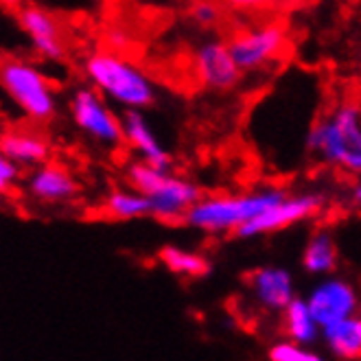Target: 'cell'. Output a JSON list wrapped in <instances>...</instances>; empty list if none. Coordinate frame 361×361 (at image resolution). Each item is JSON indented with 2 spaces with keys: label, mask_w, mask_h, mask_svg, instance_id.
Here are the masks:
<instances>
[{
  "label": "cell",
  "mask_w": 361,
  "mask_h": 361,
  "mask_svg": "<svg viewBox=\"0 0 361 361\" xmlns=\"http://www.w3.org/2000/svg\"><path fill=\"white\" fill-rule=\"evenodd\" d=\"M16 23L25 33L37 57L44 61H63L68 55V35L61 20L49 9L25 3L16 9Z\"/></svg>",
  "instance_id": "9c48e42d"
},
{
  "label": "cell",
  "mask_w": 361,
  "mask_h": 361,
  "mask_svg": "<svg viewBox=\"0 0 361 361\" xmlns=\"http://www.w3.org/2000/svg\"><path fill=\"white\" fill-rule=\"evenodd\" d=\"M322 342L331 357L344 361L361 359V313L348 315L322 329Z\"/></svg>",
  "instance_id": "2e32d148"
},
{
  "label": "cell",
  "mask_w": 361,
  "mask_h": 361,
  "mask_svg": "<svg viewBox=\"0 0 361 361\" xmlns=\"http://www.w3.org/2000/svg\"><path fill=\"white\" fill-rule=\"evenodd\" d=\"M283 195L285 190L276 186H265L237 195H202L197 204L188 210L184 224L210 237L237 235L245 224L259 217L265 208L276 204Z\"/></svg>",
  "instance_id": "3957f363"
},
{
  "label": "cell",
  "mask_w": 361,
  "mask_h": 361,
  "mask_svg": "<svg viewBox=\"0 0 361 361\" xmlns=\"http://www.w3.org/2000/svg\"><path fill=\"white\" fill-rule=\"evenodd\" d=\"M307 302H309L313 315L317 317V322H320L324 329L333 322L344 320L348 315L359 313L361 295L350 281L329 274V276H324V281H320L309 291Z\"/></svg>",
  "instance_id": "8fae6325"
},
{
  "label": "cell",
  "mask_w": 361,
  "mask_h": 361,
  "mask_svg": "<svg viewBox=\"0 0 361 361\" xmlns=\"http://www.w3.org/2000/svg\"><path fill=\"white\" fill-rule=\"evenodd\" d=\"M25 193L39 206H59L77 197L79 182L66 166L44 162L29 169V176L25 178Z\"/></svg>",
  "instance_id": "7c38bea8"
},
{
  "label": "cell",
  "mask_w": 361,
  "mask_h": 361,
  "mask_svg": "<svg viewBox=\"0 0 361 361\" xmlns=\"http://www.w3.org/2000/svg\"><path fill=\"white\" fill-rule=\"evenodd\" d=\"M39 125L9 127L0 138V154L11 158L25 169H33L49 162L51 158V140L37 130Z\"/></svg>",
  "instance_id": "5bb4252c"
},
{
  "label": "cell",
  "mask_w": 361,
  "mask_h": 361,
  "mask_svg": "<svg viewBox=\"0 0 361 361\" xmlns=\"http://www.w3.org/2000/svg\"><path fill=\"white\" fill-rule=\"evenodd\" d=\"M267 359L269 361H320L322 355L313 353L311 346H305L295 339H279L267 348Z\"/></svg>",
  "instance_id": "44dd1931"
},
{
  "label": "cell",
  "mask_w": 361,
  "mask_h": 361,
  "mask_svg": "<svg viewBox=\"0 0 361 361\" xmlns=\"http://www.w3.org/2000/svg\"><path fill=\"white\" fill-rule=\"evenodd\" d=\"M123 138H125V147L132 154H136L138 160L166 169L171 166V156L162 147L160 138L156 136L154 127L149 125L142 110L123 112Z\"/></svg>",
  "instance_id": "9a60e30c"
},
{
  "label": "cell",
  "mask_w": 361,
  "mask_h": 361,
  "mask_svg": "<svg viewBox=\"0 0 361 361\" xmlns=\"http://www.w3.org/2000/svg\"><path fill=\"white\" fill-rule=\"evenodd\" d=\"M247 289L252 300L267 313H283L295 298L293 276L279 265H265L247 276Z\"/></svg>",
  "instance_id": "4fadbf2b"
},
{
  "label": "cell",
  "mask_w": 361,
  "mask_h": 361,
  "mask_svg": "<svg viewBox=\"0 0 361 361\" xmlns=\"http://www.w3.org/2000/svg\"><path fill=\"white\" fill-rule=\"evenodd\" d=\"M68 114L77 130L92 142L108 147V149H116V147L125 145L123 114L118 116L110 108V101L90 83L73 90L68 99Z\"/></svg>",
  "instance_id": "8992f818"
},
{
  "label": "cell",
  "mask_w": 361,
  "mask_h": 361,
  "mask_svg": "<svg viewBox=\"0 0 361 361\" xmlns=\"http://www.w3.org/2000/svg\"><path fill=\"white\" fill-rule=\"evenodd\" d=\"M279 3H287V5H293V3H302V0H279Z\"/></svg>",
  "instance_id": "484cf974"
},
{
  "label": "cell",
  "mask_w": 361,
  "mask_h": 361,
  "mask_svg": "<svg viewBox=\"0 0 361 361\" xmlns=\"http://www.w3.org/2000/svg\"><path fill=\"white\" fill-rule=\"evenodd\" d=\"M281 326L285 337L295 339L305 346H313L317 339H322V324L313 315L307 298H298V295L283 309Z\"/></svg>",
  "instance_id": "e0dca14e"
},
{
  "label": "cell",
  "mask_w": 361,
  "mask_h": 361,
  "mask_svg": "<svg viewBox=\"0 0 361 361\" xmlns=\"http://www.w3.org/2000/svg\"><path fill=\"white\" fill-rule=\"evenodd\" d=\"M307 147L335 171L361 176V103L342 101L315 121L309 130Z\"/></svg>",
  "instance_id": "7a4b0ae2"
},
{
  "label": "cell",
  "mask_w": 361,
  "mask_h": 361,
  "mask_svg": "<svg viewBox=\"0 0 361 361\" xmlns=\"http://www.w3.org/2000/svg\"><path fill=\"white\" fill-rule=\"evenodd\" d=\"M0 83H3L7 99L25 121L47 125L55 118L59 108L55 86L33 61L7 57L0 68Z\"/></svg>",
  "instance_id": "5b68a950"
},
{
  "label": "cell",
  "mask_w": 361,
  "mask_h": 361,
  "mask_svg": "<svg viewBox=\"0 0 361 361\" xmlns=\"http://www.w3.org/2000/svg\"><path fill=\"white\" fill-rule=\"evenodd\" d=\"M302 267L311 276H329L337 267V245L329 230H315L302 250Z\"/></svg>",
  "instance_id": "d6986e66"
},
{
  "label": "cell",
  "mask_w": 361,
  "mask_h": 361,
  "mask_svg": "<svg viewBox=\"0 0 361 361\" xmlns=\"http://www.w3.org/2000/svg\"><path fill=\"white\" fill-rule=\"evenodd\" d=\"M83 77L123 112L147 110L158 99L154 79L112 47L97 49L83 57Z\"/></svg>",
  "instance_id": "6da1fadb"
},
{
  "label": "cell",
  "mask_w": 361,
  "mask_h": 361,
  "mask_svg": "<svg viewBox=\"0 0 361 361\" xmlns=\"http://www.w3.org/2000/svg\"><path fill=\"white\" fill-rule=\"evenodd\" d=\"M158 261L180 279H204L210 271V261L204 254L180 245H164L158 252Z\"/></svg>",
  "instance_id": "ffe728a7"
},
{
  "label": "cell",
  "mask_w": 361,
  "mask_h": 361,
  "mask_svg": "<svg viewBox=\"0 0 361 361\" xmlns=\"http://www.w3.org/2000/svg\"><path fill=\"white\" fill-rule=\"evenodd\" d=\"M350 200H353V204H355V206H361V176H359V178L355 180V184H353Z\"/></svg>",
  "instance_id": "d4e9b609"
},
{
  "label": "cell",
  "mask_w": 361,
  "mask_h": 361,
  "mask_svg": "<svg viewBox=\"0 0 361 361\" xmlns=\"http://www.w3.org/2000/svg\"><path fill=\"white\" fill-rule=\"evenodd\" d=\"M228 44L243 73H259L287 53L289 33L281 23L263 20L235 29L228 37Z\"/></svg>",
  "instance_id": "52a82bcc"
},
{
  "label": "cell",
  "mask_w": 361,
  "mask_h": 361,
  "mask_svg": "<svg viewBox=\"0 0 361 361\" xmlns=\"http://www.w3.org/2000/svg\"><path fill=\"white\" fill-rule=\"evenodd\" d=\"M23 171H25V166H20L11 158H5V156L0 158V190H3V195H7L9 190H13L20 184Z\"/></svg>",
  "instance_id": "cb8c5ba5"
},
{
  "label": "cell",
  "mask_w": 361,
  "mask_h": 361,
  "mask_svg": "<svg viewBox=\"0 0 361 361\" xmlns=\"http://www.w3.org/2000/svg\"><path fill=\"white\" fill-rule=\"evenodd\" d=\"M99 212L108 219L116 221H132V219H142L152 217V206L140 190L127 186V188H114L103 197Z\"/></svg>",
  "instance_id": "ac0fdd59"
},
{
  "label": "cell",
  "mask_w": 361,
  "mask_h": 361,
  "mask_svg": "<svg viewBox=\"0 0 361 361\" xmlns=\"http://www.w3.org/2000/svg\"><path fill=\"white\" fill-rule=\"evenodd\" d=\"M324 210V197L320 193H293L283 195L276 204L265 208L259 217L245 224L235 237L239 239H257L265 235H276L295 224L309 221Z\"/></svg>",
  "instance_id": "ba28073f"
},
{
  "label": "cell",
  "mask_w": 361,
  "mask_h": 361,
  "mask_svg": "<svg viewBox=\"0 0 361 361\" xmlns=\"http://www.w3.org/2000/svg\"><path fill=\"white\" fill-rule=\"evenodd\" d=\"M190 20L204 29H210L219 25L221 20V3H215V0H197V3L190 7Z\"/></svg>",
  "instance_id": "7402d4cb"
},
{
  "label": "cell",
  "mask_w": 361,
  "mask_h": 361,
  "mask_svg": "<svg viewBox=\"0 0 361 361\" xmlns=\"http://www.w3.org/2000/svg\"><path fill=\"white\" fill-rule=\"evenodd\" d=\"M279 0H221V5L235 13L243 16H259L269 11Z\"/></svg>",
  "instance_id": "603a6c76"
},
{
  "label": "cell",
  "mask_w": 361,
  "mask_h": 361,
  "mask_svg": "<svg viewBox=\"0 0 361 361\" xmlns=\"http://www.w3.org/2000/svg\"><path fill=\"white\" fill-rule=\"evenodd\" d=\"M190 66H193V75L200 86L210 92L235 90L243 77V71L232 55L228 39L219 37L204 39L193 51Z\"/></svg>",
  "instance_id": "30bf717a"
},
{
  "label": "cell",
  "mask_w": 361,
  "mask_h": 361,
  "mask_svg": "<svg viewBox=\"0 0 361 361\" xmlns=\"http://www.w3.org/2000/svg\"><path fill=\"white\" fill-rule=\"evenodd\" d=\"M125 180L127 186L140 190L149 200L152 217L164 224L184 221L188 210L204 195L195 182L173 176L171 166H156L138 158L127 164Z\"/></svg>",
  "instance_id": "277c9868"
},
{
  "label": "cell",
  "mask_w": 361,
  "mask_h": 361,
  "mask_svg": "<svg viewBox=\"0 0 361 361\" xmlns=\"http://www.w3.org/2000/svg\"><path fill=\"white\" fill-rule=\"evenodd\" d=\"M359 313H361V309H359Z\"/></svg>",
  "instance_id": "4316f807"
}]
</instances>
